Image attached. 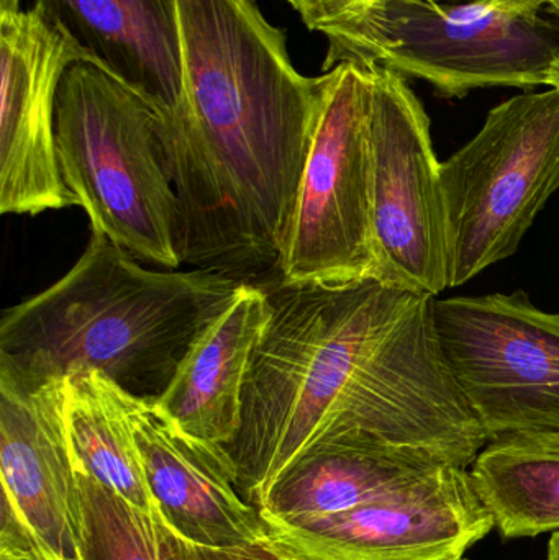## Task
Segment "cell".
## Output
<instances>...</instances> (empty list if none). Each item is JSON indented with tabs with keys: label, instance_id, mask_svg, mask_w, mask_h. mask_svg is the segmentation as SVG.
<instances>
[{
	"label": "cell",
	"instance_id": "cell-14",
	"mask_svg": "<svg viewBox=\"0 0 559 560\" xmlns=\"http://www.w3.org/2000/svg\"><path fill=\"white\" fill-rule=\"evenodd\" d=\"M33 10L85 61L138 92L163 117L183 107L184 66L176 0H35Z\"/></svg>",
	"mask_w": 559,
	"mask_h": 560
},
{
	"label": "cell",
	"instance_id": "cell-19",
	"mask_svg": "<svg viewBox=\"0 0 559 560\" xmlns=\"http://www.w3.org/2000/svg\"><path fill=\"white\" fill-rule=\"evenodd\" d=\"M79 497L78 559L184 560L183 538L160 510L133 505L75 469Z\"/></svg>",
	"mask_w": 559,
	"mask_h": 560
},
{
	"label": "cell",
	"instance_id": "cell-12",
	"mask_svg": "<svg viewBox=\"0 0 559 560\" xmlns=\"http://www.w3.org/2000/svg\"><path fill=\"white\" fill-rule=\"evenodd\" d=\"M66 392L68 377L26 385L0 372V482L53 555L78 559L79 497Z\"/></svg>",
	"mask_w": 559,
	"mask_h": 560
},
{
	"label": "cell",
	"instance_id": "cell-23",
	"mask_svg": "<svg viewBox=\"0 0 559 560\" xmlns=\"http://www.w3.org/2000/svg\"><path fill=\"white\" fill-rule=\"evenodd\" d=\"M547 560H559V532L554 533L548 542Z\"/></svg>",
	"mask_w": 559,
	"mask_h": 560
},
{
	"label": "cell",
	"instance_id": "cell-20",
	"mask_svg": "<svg viewBox=\"0 0 559 560\" xmlns=\"http://www.w3.org/2000/svg\"><path fill=\"white\" fill-rule=\"evenodd\" d=\"M312 32L328 39L350 30L384 0H286ZM442 2V0H440Z\"/></svg>",
	"mask_w": 559,
	"mask_h": 560
},
{
	"label": "cell",
	"instance_id": "cell-17",
	"mask_svg": "<svg viewBox=\"0 0 559 560\" xmlns=\"http://www.w3.org/2000/svg\"><path fill=\"white\" fill-rule=\"evenodd\" d=\"M469 476L505 539L559 532V428L489 441Z\"/></svg>",
	"mask_w": 559,
	"mask_h": 560
},
{
	"label": "cell",
	"instance_id": "cell-5",
	"mask_svg": "<svg viewBox=\"0 0 559 560\" xmlns=\"http://www.w3.org/2000/svg\"><path fill=\"white\" fill-rule=\"evenodd\" d=\"M545 0H384L328 39L324 71L350 62L429 82L442 97L486 88L547 85L559 56V26Z\"/></svg>",
	"mask_w": 559,
	"mask_h": 560
},
{
	"label": "cell",
	"instance_id": "cell-15",
	"mask_svg": "<svg viewBox=\"0 0 559 560\" xmlns=\"http://www.w3.org/2000/svg\"><path fill=\"white\" fill-rule=\"evenodd\" d=\"M271 315L268 290L240 283L229 305L194 339L154 405L189 436L230 446L242 427L246 378Z\"/></svg>",
	"mask_w": 559,
	"mask_h": 560
},
{
	"label": "cell",
	"instance_id": "cell-1",
	"mask_svg": "<svg viewBox=\"0 0 559 560\" xmlns=\"http://www.w3.org/2000/svg\"><path fill=\"white\" fill-rule=\"evenodd\" d=\"M253 355L229 451L256 506L317 441L361 433L468 469L489 443L436 336L435 296L377 279L282 285Z\"/></svg>",
	"mask_w": 559,
	"mask_h": 560
},
{
	"label": "cell",
	"instance_id": "cell-6",
	"mask_svg": "<svg viewBox=\"0 0 559 560\" xmlns=\"http://www.w3.org/2000/svg\"><path fill=\"white\" fill-rule=\"evenodd\" d=\"M449 285H465L517 253L559 190V91L524 92L440 166Z\"/></svg>",
	"mask_w": 559,
	"mask_h": 560
},
{
	"label": "cell",
	"instance_id": "cell-22",
	"mask_svg": "<svg viewBox=\"0 0 559 560\" xmlns=\"http://www.w3.org/2000/svg\"><path fill=\"white\" fill-rule=\"evenodd\" d=\"M547 85L550 89L559 91V56L551 65L550 72H548Z\"/></svg>",
	"mask_w": 559,
	"mask_h": 560
},
{
	"label": "cell",
	"instance_id": "cell-27",
	"mask_svg": "<svg viewBox=\"0 0 559 560\" xmlns=\"http://www.w3.org/2000/svg\"><path fill=\"white\" fill-rule=\"evenodd\" d=\"M442 2H469V0H442Z\"/></svg>",
	"mask_w": 559,
	"mask_h": 560
},
{
	"label": "cell",
	"instance_id": "cell-26",
	"mask_svg": "<svg viewBox=\"0 0 559 560\" xmlns=\"http://www.w3.org/2000/svg\"><path fill=\"white\" fill-rule=\"evenodd\" d=\"M36 560H81V559H61V558H51V559H36Z\"/></svg>",
	"mask_w": 559,
	"mask_h": 560
},
{
	"label": "cell",
	"instance_id": "cell-10",
	"mask_svg": "<svg viewBox=\"0 0 559 560\" xmlns=\"http://www.w3.org/2000/svg\"><path fill=\"white\" fill-rule=\"evenodd\" d=\"M265 525L298 560H456L496 523L469 470L445 466L348 512Z\"/></svg>",
	"mask_w": 559,
	"mask_h": 560
},
{
	"label": "cell",
	"instance_id": "cell-13",
	"mask_svg": "<svg viewBox=\"0 0 559 560\" xmlns=\"http://www.w3.org/2000/svg\"><path fill=\"white\" fill-rule=\"evenodd\" d=\"M133 424L154 505L180 538L233 546L268 536L259 510L238 492L225 446L184 433L151 401H140Z\"/></svg>",
	"mask_w": 559,
	"mask_h": 560
},
{
	"label": "cell",
	"instance_id": "cell-3",
	"mask_svg": "<svg viewBox=\"0 0 559 560\" xmlns=\"http://www.w3.org/2000/svg\"><path fill=\"white\" fill-rule=\"evenodd\" d=\"M240 283L209 269L143 268L92 232L65 278L2 313L0 372L26 385L101 372L154 404Z\"/></svg>",
	"mask_w": 559,
	"mask_h": 560
},
{
	"label": "cell",
	"instance_id": "cell-18",
	"mask_svg": "<svg viewBox=\"0 0 559 560\" xmlns=\"http://www.w3.org/2000/svg\"><path fill=\"white\" fill-rule=\"evenodd\" d=\"M141 398L107 375L89 371L68 377L66 424L75 469L124 499L154 510L135 440V411Z\"/></svg>",
	"mask_w": 559,
	"mask_h": 560
},
{
	"label": "cell",
	"instance_id": "cell-11",
	"mask_svg": "<svg viewBox=\"0 0 559 560\" xmlns=\"http://www.w3.org/2000/svg\"><path fill=\"white\" fill-rule=\"evenodd\" d=\"M84 55L35 10L0 15V212L78 206L56 153V94Z\"/></svg>",
	"mask_w": 559,
	"mask_h": 560
},
{
	"label": "cell",
	"instance_id": "cell-4",
	"mask_svg": "<svg viewBox=\"0 0 559 560\" xmlns=\"http://www.w3.org/2000/svg\"><path fill=\"white\" fill-rule=\"evenodd\" d=\"M59 170L91 230L137 259L183 265V213L151 102L94 62L75 59L56 94Z\"/></svg>",
	"mask_w": 559,
	"mask_h": 560
},
{
	"label": "cell",
	"instance_id": "cell-24",
	"mask_svg": "<svg viewBox=\"0 0 559 560\" xmlns=\"http://www.w3.org/2000/svg\"><path fill=\"white\" fill-rule=\"evenodd\" d=\"M20 12V0H0V15Z\"/></svg>",
	"mask_w": 559,
	"mask_h": 560
},
{
	"label": "cell",
	"instance_id": "cell-8",
	"mask_svg": "<svg viewBox=\"0 0 559 560\" xmlns=\"http://www.w3.org/2000/svg\"><path fill=\"white\" fill-rule=\"evenodd\" d=\"M446 365L488 441L559 428V313L524 290L433 302Z\"/></svg>",
	"mask_w": 559,
	"mask_h": 560
},
{
	"label": "cell",
	"instance_id": "cell-21",
	"mask_svg": "<svg viewBox=\"0 0 559 560\" xmlns=\"http://www.w3.org/2000/svg\"><path fill=\"white\" fill-rule=\"evenodd\" d=\"M184 560H298L279 549L269 536L233 546H202L183 538Z\"/></svg>",
	"mask_w": 559,
	"mask_h": 560
},
{
	"label": "cell",
	"instance_id": "cell-28",
	"mask_svg": "<svg viewBox=\"0 0 559 560\" xmlns=\"http://www.w3.org/2000/svg\"><path fill=\"white\" fill-rule=\"evenodd\" d=\"M456 560H468V559L462 558V559H456Z\"/></svg>",
	"mask_w": 559,
	"mask_h": 560
},
{
	"label": "cell",
	"instance_id": "cell-25",
	"mask_svg": "<svg viewBox=\"0 0 559 560\" xmlns=\"http://www.w3.org/2000/svg\"><path fill=\"white\" fill-rule=\"evenodd\" d=\"M545 3H547V5H550L551 9H554L555 12H557L559 15V0H545Z\"/></svg>",
	"mask_w": 559,
	"mask_h": 560
},
{
	"label": "cell",
	"instance_id": "cell-16",
	"mask_svg": "<svg viewBox=\"0 0 559 560\" xmlns=\"http://www.w3.org/2000/svg\"><path fill=\"white\" fill-rule=\"evenodd\" d=\"M453 466L427 451L361 433L327 438L302 451L269 483L256 509L265 520L301 522L348 512Z\"/></svg>",
	"mask_w": 559,
	"mask_h": 560
},
{
	"label": "cell",
	"instance_id": "cell-9",
	"mask_svg": "<svg viewBox=\"0 0 559 560\" xmlns=\"http://www.w3.org/2000/svg\"><path fill=\"white\" fill-rule=\"evenodd\" d=\"M374 279L436 296L449 285V233L430 118L407 79L371 68Z\"/></svg>",
	"mask_w": 559,
	"mask_h": 560
},
{
	"label": "cell",
	"instance_id": "cell-2",
	"mask_svg": "<svg viewBox=\"0 0 559 560\" xmlns=\"http://www.w3.org/2000/svg\"><path fill=\"white\" fill-rule=\"evenodd\" d=\"M184 98L158 112L183 213V265L278 269L330 74L302 75L256 0H176Z\"/></svg>",
	"mask_w": 559,
	"mask_h": 560
},
{
	"label": "cell",
	"instance_id": "cell-7",
	"mask_svg": "<svg viewBox=\"0 0 559 560\" xmlns=\"http://www.w3.org/2000/svg\"><path fill=\"white\" fill-rule=\"evenodd\" d=\"M328 74L278 262L282 285H348L376 275L368 140L370 71L345 62Z\"/></svg>",
	"mask_w": 559,
	"mask_h": 560
}]
</instances>
